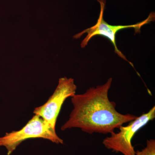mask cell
Here are the masks:
<instances>
[{"mask_svg":"<svg viewBox=\"0 0 155 155\" xmlns=\"http://www.w3.org/2000/svg\"><path fill=\"white\" fill-rule=\"evenodd\" d=\"M134 155H155V140H148L146 147L141 150L135 151Z\"/></svg>","mask_w":155,"mask_h":155,"instance_id":"8992f818","label":"cell"},{"mask_svg":"<svg viewBox=\"0 0 155 155\" xmlns=\"http://www.w3.org/2000/svg\"><path fill=\"white\" fill-rule=\"evenodd\" d=\"M31 138H43L57 144L64 143V140L56 133V129L40 116L35 115L20 130L6 133L1 137L0 147H5L8 155H10L22 142Z\"/></svg>","mask_w":155,"mask_h":155,"instance_id":"7a4b0ae2","label":"cell"},{"mask_svg":"<svg viewBox=\"0 0 155 155\" xmlns=\"http://www.w3.org/2000/svg\"><path fill=\"white\" fill-rule=\"evenodd\" d=\"M97 1L100 3L101 5V11H100L99 17L97 19V23H96L95 25L90 28H87L80 33L75 35L73 37L75 39L79 38L84 33L87 34L86 37L84 39L81 44V47L84 48L87 45L89 41L94 37L96 35H101V36L104 37L108 39L114 45L115 53H116L122 59L127 61L132 67H134L133 64L126 59L125 56L120 51V50L117 47L116 43V33L118 31L122 29L129 28H134L135 33H140V28L146 24L150 23L152 21H154L155 13L152 12L149 14L146 19L134 25H110L107 23L104 19V11L106 5L105 0H97Z\"/></svg>","mask_w":155,"mask_h":155,"instance_id":"3957f363","label":"cell"},{"mask_svg":"<svg viewBox=\"0 0 155 155\" xmlns=\"http://www.w3.org/2000/svg\"><path fill=\"white\" fill-rule=\"evenodd\" d=\"M155 118V107H153L147 113L142 114L136 119L129 122L126 126H120L117 133L110 134L103 140V143L108 149L120 153L123 155H134V150L131 141L139 130Z\"/></svg>","mask_w":155,"mask_h":155,"instance_id":"277c9868","label":"cell"},{"mask_svg":"<svg viewBox=\"0 0 155 155\" xmlns=\"http://www.w3.org/2000/svg\"><path fill=\"white\" fill-rule=\"evenodd\" d=\"M76 89L74 79L61 78L53 94L44 104L35 108L34 114L40 116L55 129L57 119L62 105L67 99L75 94Z\"/></svg>","mask_w":155,"mask_h":155,"instance_id":"5b68a950","label":"cell"},{"mask_svg":"<svg viewBox=\"0 0 155 155\" xmlns=\"http://www.w3.org/2000/svg\"><path fill=\"white\" fill-rule=\"evenodd\" d=\"M112 81L111 78L103 85L90 87L84 93L71 97L73 109L61 130L78 128L89 134H110L123 124L136 119L137 116L133 114L119 113L116 103L109 99Z\"/></svg>","mask_w":155,"mask_h":155,"instance_id":"6da1fadb","label":"cell"}]
</instances>
